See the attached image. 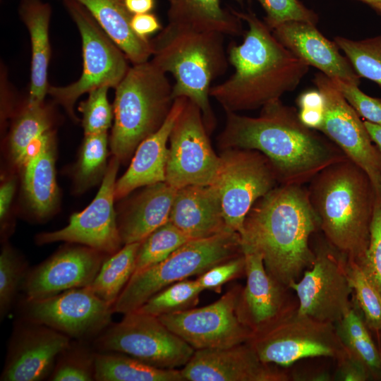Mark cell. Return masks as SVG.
<instances>
[{
  "instance_id": "cell-1",
  "label": "cell",
  "mask_w": 381,
  "mask_h": 381,
  "mask_svg": "<svg viewBox=\"0 0 381 381\" xmlns=\"http://www.w3.org/2000/svg\"><path fill=\"white\" fill-rule=\"evenodd\" d=\"M217 144L222 150L261 152L270 160L279 184L304 185L329 165L348 159L325 135L303 124L298 111L280 99L262 107L256 117L226 113Z\"/></svg>"
},
{
  "instance_id": "cell-2",
  "label": "cell",
  "mask_w": 381,
  "mask_h": 381,
  "mask_svg": "<svg viewBox=\"0 0 381 381\" xmlns=\"http://www.w3.org/2000/svg\"><path fill=\"white\" fill-rule=\"evenodd\" d=\"M319 229L308 188L279 184L246 215L239 234L241 251L261 254L267 272L289 288L313 266L315 254L310 238Z\"/></svg>"
},
{
  "instance_id": "cell-3",
  "label": "cell",
  "mask_w": 381,
  "mask_h": 381,
  "mask_svg": "<svg viewBox=\"0 0 381 381\" xmlns=\"http://www.w3.org/2000/svg\"><path fill=\"white\" fill-rule=\"evenodd\" d=\"M248 29L241 44H231L228 61L234 73L210 89L226 113L262 108L294 90L307 74L309 66L274 37L265 21L249 11L230 8Z\"/></svg>"
},
{
  "instance_id": "cell-4",
  "label": "cell",
  "mask_w": 381,
  "mask_h": 381,
  "mask_svg": "<svg viewBox=\"0 0 381 381\" xmlns=\"http://www.w3.org/2000/svg\"><path fill=\"white\" fill-rule=\"evenodd\" d=\"M311 205L325 240L347 260L358 263L370 240L375 188L349 159L329 165L308 183Z\"/></svg>"
},
{
  "instance_id": "cell-5",
  "label": "cell",
  "mask_w": 381,
  "mask_h": 381,
  "mask_svg": "<svg viewBox=\"0 0 381 381\" xmlns=\"http://www.w3.org/2000/svg\"><path fill=\"white\" fill-rule=\"evenodd\" d=\"M224 36L168 23L150 40V61L175 78L174 99L186 97L195 103L202 111L209 133L216 123L209 99L211 83L226 72L229 63Z\"/></svg>"
},
{
  "instance_id": "cell-6",
  "label": "cell",
  "mask_w": 381,
  "mask_h": 381,
  "mask_svg": "<svg viewBox=\"0 0 381 381\" xmlns=\"http://www.w3.org/2000/svg\"><path fill=\"white\" fill-rule=\"evenodd\" d=\"M166 74L151 61L133 64L115 88L109 143L120 162L128 159L167 118L174 99Z\"/></svg>"
},
{
  "instance_id": "cell-7",
  "label": "cell",
  "mask_w": 381,
  "mask_h": 381,
  "mask_svg": "<svg viewBox=\"0 0 381 381\" xmlns=\"http://www.w3.org/2000/svg\"><path fill=\"white\" fill-rule=\"evenodd\" d=\"M242 253L238 233L226 231L199 239H190L163 261L133 273L114 304V313L137 310L167 286L200 275L212 267Z\"/></svg>"
},
{
  "instance_id": "cell-8",
  "label": "cell",
  "mask_w": 381,
  "mask_h": 381,
  "mask_svg": "<svg viewBox=\"0 0 381 381\" xmlns=\"http://www.w3.org/2000/svg\"><path fill=\"white\" fill-rule=\"evenodd\" d=\"M296 306L262 328L247 344L265 363L289 366L305 358H340L345 351L335 325L301 314Z\"/></svg>"
},
{
  "instance_id": "cell-9",
  "label": "cell",
  "mask_w": 381,
  "mask_h": 381,
  "mask_svg": "<svg viewBox=\"0 0 381 381\" xmlns=\"http://www.w3.org/2000/svg\"><path fill=\"white\" fill-rule=\"evenodd\" d=\"M64 4L80 35L83 71L73 83L49 85L48 94L75 118L73 107L81 95L102 86L116 88L131 66L125 54L83 5L73 0H64Z\"/></svg>"
},
{
  "instance_id": "cell-10",
  "label": "cell",
  "mask_w": 381,
  "mask_h": 381,
  "mask_svg": "<svg viewBox=\"0 0 381 381\" xmlns=\"http://www.w3.org/2000/svg\"><path fill=\"white\" fill-rule=\"evenodd\" d=\"M97 352H119L165 369L183 367L195 349L157 317L133 311L111 322L92 341Z\"/></svg>"
},
{
  "instance_id": "cell-11",
  "label": "cell",
  "mask_w": 381,
  "mask_h": 381,
  "mask_svg": "<svg viewBox=\"0 0 381 381\" xmlns=\"http://www.w3.org/2000/svg\"><path fill=\"white\" fill-rule=\"evenodd\" d=\"M219 156L212 185L219 193L226 228L240 234L253 205L279 183L270 160L257 150L229 148Z\"/></svg>"
},
{
  "instance_id": "cell-12",
  "label": "cell",
  "mask_w": 381,
  "mask_h": 381,
  "mask_svg": "<svg viewBox=\"0 0 381 381\" xmlns=\"http://www.w3.org/2000/svg\"><path fill=\"white\" fill-rule=\"evenodd\" d=\"M313 250V266L289 288L296 294L300 313L335 325L353 306L347 258L326 240Z\"/></svg>"
},
{
  "instance_id": "cell-13",
  "label": "cell",
  "mask_w": 381,
  "mask_h": 381,
  "mask_svg": "<svg viewBox=\"0 0 381 381\" xmlns=\"http://www.w3.org/2000/svg\"><path fill=\"white\" fill-rule=\"evenodd\" d=\"M20 318L48 326L72 339L90 341L111 322L112 307L90 286L38 299L23 298Z\"/></svg>"
},
{
  "instance_id": "cell-14",
  "label": "cell",
  "mask_w": 381,
  "mask_h": 381,
  "mask_svg": "<svg viewBox=\"0 0 381 381\" xmlns=\"http://www.w3.org/2000/svg\"><path fill=\"white\" fill-rule=\"evenodd\" d=\"M200 109L187 99L169 135L165 182L176 190L212 185L219 156L214 152Z\"/></svg>"
},
{
  "instance_id": "cell-15",
  "label": "cell",
  "mask_w": 381,
  "mask_h": 381,
  "mask_svg": "<svg viewBox=\"0 0 381 381\" xmlns=\"http://www.w3.org/2000/svg\"><path fill=\"white\" fill-rule=\"evenodd\" d=\"M313 83L321 93L323 119L318 131L334 143L346 157L362 168L374 187L381 184V150L373 143L358 113L330 78L315 73Z\"/></svg>"
},
{
  "instance_id": "cell-16",
  "label": "cell",
  "mask_w": 381,
  "mask_h": 381,
  "mask_svg": "<svg viewBox=\"0 0 381 381\" xmlns=\"http://www.w3.org/2000/svg\"><path fill=\"white\" fill-rule=\"evenodd\" d=\"M241 290V287L236 285L211 304L157 318L195 350L243 344L248 341L252 331L237 314Z\"/></svg>"
},
{
  "instance_id": "cell-17",
  "label": "cell",
  "mask_w": 381,
  "mask_h": 381,
  "mask_svg": "<svg viewBox=\"0 0 381 381\" xmlns=\"http://www.w3.org/2000/svg\"><path fill=\"white\" fill-rule=\"evenodd\" d=\"M120 161L114 157L107 167L95 199L82 212L71 215L64 228L36 236L38 244L66 241L112 255L122 245L114 209L116 177Z\"/></svg>"
},
{
  "instance_id": "cell-18",
  "label": "cell",
  "mask_w": 381,
  "mask_h": 381,
  "mask_svg": "<svg viewBox=\"0 0 381 381\" xmlns=\"http://www.w3.org/2000/svg\"><path fill=\"white\" fill-rule=\"evenodd\" d=\"M71 339L48 326L20 318L9 339L0 380H48L59 355Z\"/></svg>"
},
{
  "instance_id": "cell-19",
  "label": "cell",
  "mask_w": 381,
  "mask_h": 381,
  "mask_svg": "<svg viewBox=\"0 0 381 381\" xmlns=\"http://www.w3.org/2000/svg\"><path fill=\"white\" fill-rule=\"evenodd\" d=\"M105 255L90 247L68 246L28 270L21 290L24 298L38 299L80 287L90 286Z\"/></svg>"
},
{
  "instance_id": "cell-20",
  "label": "cell",
  "mask_w": 381,
  "mask_h": 381,
  "mask_svg": "<svg viewBox=\"0 0 381 381\" xmlns=\"http://www.w3.org/2000/svg\"><path fill=\"white\" fill-rule=\"evenodd\" d=\"M278 365L263 362L246 342L230 347L195 350L181 369L185 381H287Z\"/></svg>"
},
{
  "instance_id": "cell-21",
  "label": "cell",
  "mask_w": 381,
  "mask_h": 381,
  "mask_svg": "<svg viewBox=\"0 0 381 381\" xmlns=\"http://www.w3.org/2000/svg\"><path fill=\"white\" fill-rule=\"evenodd\" d=\"M245 257L246 284L241 288L237 314L252 332L270 323L298 305L290 299L289 288L276 281L266 270L261 254L242 250Z\"/></svg>"
},
{
  "instance_id": "cell-22",
  "label": "cell",
  "mask_w": 381,
  "mask_h": 381,
  "mask_svg": "<svg viewBox=\"0 0 381 381\" xmlns=\"http://www.w3.org/2000/svg\"><path fill=\"white\" fill-rule=\"evenodd\" d=\"M274 37L309 66H313L330 78L359 86L361 78L341 53L334 42L326 38L316 25L289 21L274 28Z\"/></svg>"
},
{
  "instance_id": "cell-23",
  "label": "cell",
  "mask_w": 381,
  "mask_h": 381,
  "mask_svg": "<svg viewBox=\"0 0 381 381\" xmlns=\"http://www.w3.org/2000/svg\"><path fill=\"white\" fill-rule=\"evenodd\" d=\"M186 100V97L176 98L162 126L138 146L127 171L116 181V199L127 195L138 188L165 181L169 147L167 143L174 124Z\"/></svg>"
},
{
  "instance_id": "cell-24",
  "label": "cell",
  "mask_w": 381,
  "mask_h": 381,
  "mask_svg": "<svg viewBox=\"0 0 381 381\" xmlns=\"http://www.w3.org/2000/svg\"><path fill=\"white\" fill-rule=\"evenodd\" d=\"M169 221L190 240L229 231L213 185H190L177 190Z\"/></svg>"
},
{
  "instance_id": "cell-25",
  "label": "cell",
  "mask_w": 381,
  "mask_h": 381,
  "mask_svg": "<svg viewBox=\"0 0 381 381\" xmlns=\"http://www.w3.org/2000/svg\"><path fill=\"white\" fill-rule=\"evenodd\" d=\"M176 191L165 181L145 186L118 223L122 244L141 242L169 222Z\"/></svg>"
},
{
  "instance_id": "cell-26",
  "label": "cell",
  "mask_w": 381,
  "mask_h": 381,
  "mask_svg": "<svg viewBox=\"0 0 381 381\" xmlns=\"http://www.w3.org/2000/svg\"><path fill=\"white\" fill-rule=\"evenodd\" d=\"M54 161V138L49 130L38 140L23 166V187L35 215L52 213L59 199Z\"/></svg>"
},
{
  "instance_id": "cell-27",
  "label": "cell",
  "mask_w": 381,
  "mask_h": 381,
  "mask_svg": "<svg viewBox=\"0 0 381 381\" xmlns=\"http://www.w3.org/2000/svg\"><path fill=\"white\" fill-rule=\"evenodd\" d=\"M51 6L42 0H22L19 14L31 42L30 87L27 103L38 105L48 94V68L51 56L49 27Z\"/></svg>"
},
{
  "instance_id": "cell-28",
  "label": "cell",
  "mask_w": 381,
  "mask_h": 381,
  "mask_svg": "<svg viewBox=\"0 0 381 381\" xmlns=\"http://www.w3.org/2000/svg\"><path fill=\"white\" fill-rule=\"evenodd\" d=\"M83 5L105 33L133 64L150 61L152 49L149 39L136 35L131 27L133 16L124 0H73Z\"/></svg>"
},
{
  "instance_id": "cell-29",
  "label": "cell",
  "mask_w": 381,
  "mask_h": 381,
  "mask_svg": "<svg viewBox=\"0 0 381 381\" xmlns=\"http://www.w3.org/2000/svg\"><path fill=\"white\" fill-rule=\"evenodd\" d=\"M238 4L251 0H234ZM169 23L200 31L238 36L243 33L242 20L231 10H224L220 0H169Z\"/></svg>"
},
{
  "instance_id": "cell-30",
  "label": "cell",
  "mask_w": 381,
  "mask_h": 381,
  "mask_svg": "<svg viewBox=\"0 0 381 381\" xmlns=\"http://www.w3.org/2000/svg\"><path fill=\"white\" fill-rule=\"evenodd\" d=\"M97 381H185L181 369L159 368L119 352H97Z\"/></svg>"
},
{
  "instance_id": "cell-31",
  "label": "cell",
  "mask_w": 381,
  "mask_h": 381,
  "mask_svg": "<svg viewBox=\"0 0 381 381\" xmlns=\"http://www.w3.org/2000/svg\"><path fill=\"white\" fill-rule=\"evenodd\" d=\"M351 310L334 325L345 351L361 361L371 379L381 380V360L363 315L353 299Z\"/></svg>"
},
{
  "instance_id": "cell-32",
  "label": "cell",
  "mask_w": 381,
  "mask_h": 381,
  "mask_svg": "<svg viewBox=\"0 0 381 381\" xmlns=\"http://www.w3.org/2000/svg\"><path fill=\"white\" fill-rule=\"evenodd\" d=\"M52 117L49 109L42 104L30 105L27 102L11 128L8 147L15 164L22 167L40 138L51 130Z\"/></svg>"
},
{
  "instance_id": "cell-33",
  "label": "cell",
  "mask_w": 381,
  "mask_h": 381,
  "mask_svg": "<svg viewBox=\"0 0 381 381\" xmlns=\"http://www.w3.org/2000/svg\"><path fill=\"white\" fill-rule=\"evenodd\" d=\"M140 242L123 245L103 262L90 286L104 302L113 307L133 275Z\"/></svg>"
},
{
  "instance_id": "cell-34",
  "label": "cell",
  "mask_w": 381,
  "mask_h": 381,
  "mask_svg": "<svg viewBox=\"0 0 381 381\" xmlns=\"http://www.w3.org/2000/svg\"><path fill=\"white\" fill-rule=\"evenodd\" d=\"M96 353L89 341L71 339L59 355L48 380H95Z\"/></svg>"
},
{
  "instance_id": "cell-35",
  "label": "cell",
  "mask_w": 381,
  "mask_h": 381,
  "mask_svg": "<svg viewBox=\"0 0 381 381\" xmlns=\"http://www.w3.org/2000/svg\"><path fill=\"white\" fill-rule=\"evenodd\" d=\"M334 42L360 78L381 87V35L360 40L337 36Z\"/></svg>"
},
{
  "instance_id": "cell-36",
  "label": "cell",
  "mask_w": 381,
  "mask_h": 381,
  "mask_svg": "<svg viewBox=\"0 0 381 381\" xmlns=\"http://www.w3.org/2000/svg\"><path fill=\"white\" fill-rule=\"evenodd\" d=\"M202 291L196 279L181 280L155 294L136 311L159 317L186 310L195 307Z\"/></svg>"
},
{
  "instance_id": "cell-37",
  "label": "cell",
  "mask_w": 381,
  "mask_h": 381,
  "mask_svg": "<svg viewBox=\"0 0 381 381\" xmlns=\"http://www.w3.org/2000/svg\"><path fill=\"white\" fill-rule=\"evenodd\" d=\"M188 240L171 222L164 224L140 242L133 273L163 261Z\"/></svg>"
},
{
  "instance_id": "cell-38",
  "label": "cell",
  "mask_w": 381,
  "mask_h": 381,
  "mask_svg": "<svg viewBox=\"0 0 381 381\" xmlns=\"http://www.w3.org/2000/svg\"><path fill=\"white\" fill-rule=\"evenodd\" d=\"M107 145V132L85 135L76 169V182L80 189L104 175Z\"/></svg>"
},
{
  "instance_id": "cell-39",
  "label": "cell",
  "mask_w": 381,
  "mask_h": 381,
  "mask_svg": "<svg viewBox=\"0 0 381 381\" xmlns=\"http://www.w3.org/2000/svg\"><path fill=\"white\" fill-rule=\"evenodd\" d=\"M28 271L25 261L9 246H4L0 255V318L2 321L12 308L21 290Z\"/></svg>"
},
{
  "instance_id": "cell-40",
  "label": "cell",
  "mask_w": 381,
  "mask_h": 381,
  "mask_svg": "<svg viewBox=\"0 0 381 381\" xmlns=\"http://www.w3.org/2000/svg\"><path fill=\"white\" fill-rule=\"evenodd\" d=\"M348 261V273L353 288V301L361 310L368 328L381 331V297L360 266Z\"/></svg>"
},
{
  "instance_id": "cell-41",
  "label": "cell",
  "mask_w": 381,
  "mask_h": 381,
  "mask_svg": "<svg viewBox=\"0 0 381 381\" xmlns=\"http://www.w3.org/2000/svg\"><path fill=\"white\" fill-rule=\"evenodd\" d=\"M375 188L370 240L362 260L357 263L381 297V184Z\"/></svg>"
},
{
  "instance_id": "cell-42",
  "label": "cell",
  "mask_w": 381,
  "mask_h": 381,
  "mask_svg": "<svg viewBox=\"0 0 381 381\" xmlns=\"http://www.w3.org/2000/svg\"><path fill=\"white\" fill-rule=\"evenodd\" d=\"M109 88L102 86L90 91L87 99L80 104L85 135L105 133L111 126L114 111L107 98Z\"/></svg>"
},
{
  "instance_id": "cell-43",
  "label": "cell",
  "mask_w": 381,
  "mask_h": 381,
  "mask_svg": "<svg viewBox=\"0 0 381 381\" xmlns=\"http://www.w3.org/2000/svg\"><path fill=\"white\" fill-rule=\"evenodd\" d=\"M265 12V23L272 30L289 21H301L316 25L318 15L299 0H257Z\"/></svg>"
},
{
  "instance_id": "cell-44",
  "label": "cell",
  "mask_w": 381,
  "mask_h": 381,
  "mask_svg": "<svg viewBox=\"0 0 381 381\" xmlns=\"http://www.w3.org/2000/svg\"><path fill=\"white\" fill-rule=\"evenodd\" d=\"M349 104L360 116L367 121L381 125V99L370 97L358 85L346 83L337 78H331Z\"/></svg>"
},
{
  "instance_id": "cell-45",
  "label": "cell",
  "mask_w": 381,
  "mask_h": 381,
  "mask_svg": "<svg viewBox=\"0 0 381 381\" xmlns=\"http://www.w3.org/2000/svg\"><path fill=\"white\" fill-rule=\"evenodd\" d=\"M245 274V257L242 253L216 265L196 279L201 289L220 293L226 283Z\"/></svg>"
},
{
  "instance_id": "cell-46",
  "label": "cell",
  "mask_w": 381,
  "mask_h": 381,
  "mask_svg": "<svg viewBox=\"0 0 381 381\" xmlns=\"http://www.w3.org/2000/svg\"><path fill=\"white\" fill-rule=\"evenodd\" d=\"M337 361L336 380L365 381L371 379L365 365L346 351Z\"/></svg>"
},
{
  "instance_id": "cell-47",
  "label": "cell",
  "mask_w": 381,
  "mask_h": 381,
  "mask_svg": "<svg viewBox=\"0 0 381 381\" xmlns=\"http://www.w3.org/2000/svg\"><path fill=\"white\" fill-rule=\"evenodd\" d=\"M131 27L142 39H148L150 35L162 29L158 18L151 12L133 15Z\"/></svg>"
},
{
  "instance_id": "cell-48",
  "label": "cell",
  "mask_w": 381,
  "mask_h": 381,
  "mask_svg": "<svg viewBox=\"0 0 381 381\" xmlns=\"http://www.w3.org/2000/svg\"><path fill=\"white\" fill-rule=\"evenodd\" d=\"M16 189L15 179L4 182L0 188V218L4 222L8 214Z\"/></svg>"
},
{
  "instance_id": "cell-49",
  "label": "cell",
  "mask_w": 381,
  "mask_h": 381,
  "mask_svg": "<svg viewBox=\"0 0 381 381\" xmlns=\"http://www.w3.org/2000/svg\"><path fill=\"white\" fill-rule=\"evenodd\" d=\"M124 3L133 15L151 12L155 6V0H124Z\"/></svg>"
},
{
  "instance_id": "cell-50",
  "label": "cell",
  "mask_w": 381,
  "mask_h": 381,
  "mask_svg": "<svg viewBox=\"0 0 381 381\" xmlns=\"http://www.w3.org/2000/svg\"><path fill=\"white\" fill-rule=\"evenodd\" d=\"M365 126L373 143L381 150V125L365 121Z\"/></svg>"
},
{
  "instance_id": "cell-51",
  "label": "cell",
  "mask_w": 381,
  "mask_h": 381,
  "mask_svg": "<svg viewBox=\"0 0 381 381\" xmlns=\"http://www.w3.org/2000/svg\"><path fill=\"white\" fill-rule=\"evenodd\" d=\"M373 9L378 15L381 16V0H358Z\"/></svg>"
},
{
  "instance_id": "cell-52",
  "label": "cell",
  "mask_w": 381,
  "mask_h": 381,
  "mask_svg": "<svg viewBox=\"0 0 381 381\" xmlns=\"http://www.w3.org/2000/svg\"><path fill=\"white\" fill-rule=\"evenodd\" d=\"M376 334V337H377V348H378V351H379V353H380V360H381V331L380 332H376L375 333Z\"/></svg>"
}]
</instances>
